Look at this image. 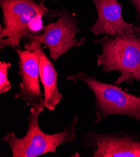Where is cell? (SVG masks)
<instances>
[{
    "label": "cell",
    "mask_w": 140,
    "mask_h": 157,
    "mask_svg": "<svg viewBox=\"0 0 140 157\" xmlns=\"http://www.w3.org/2000/svg\"><path fill=\"white\" fill-rule=\"evenodd\" d=\"M94 43L102 50L98 55V66H102L106 73H120L115 85L126 83L131 86L134 81L140 83V31L115 37L104 35Z\"/></svg>",
    "instance_id": "6da1fadb"
},
{
    "label": "cell",
    "mask_w": 140,
    "mask_h": 157,
    "mask_svg": "<svg viewBox=\"0 0 140 157\" xmlns=\"http://www.w3.org/2000/svg\"><path fill=\"white\" fill-rule=\"evenodd\" d=\"M77 21L66 10L61 12L56 22L43 26L38 33L30 34L25 37L28 42L25 49L31 52L48 48L49 56L54 61L75 47H79L85 42V38L77 40L76 34L80 31Z\"/></svg>",
    "instance_id": "5b68a950"
},
{
    "label": "cell",
    "mask_w": 140,
    "mask_h": 157,
    "mask_svg": "<svg viewBox=\"0 0 140 157\" xmlns=\"http://www.w3.org/2000/svg\"><path fill=\"white\" fill-rule=\"evenodd\" d=\"M32 1H35V0H32ZM42 1H43V0H42ZM55 1H56V0H55Z\"/></svg>",
    "instance_id": "4fadbf2b"
},
{
    "label": "cell",
    "mask_w": 140,
    "mask_h": 157,
    "mask_svg": "<svg viewBox=\"0 0 140 157\" xmlns=\"http://www.w3.org/2000/svg\"><path fill=\"white\" fill-rule=\"evenodd\" d=\"M137 11L138 25L136 26L140 28V0H132Z\"/></svg>",
    "instance_id": "8fae6325"
},
{
    "label": "cell",
    "mask_w": 140,
    "mask_h": 157,
    "mask_svg": "<svg viewBox=\"0 0 140 157\" xmlns=\"http://www.w3.org/2000/svg\"><path fill=\"white\" fill-rule=\"evenodd\" d=\"M18 56L19 71L22 82L20 90L14 98L20 99L28 106L43 103V94L39 83V55L37 52L26 50H15Z\"/></svg>",
    "instance_id": "52a82bcc"
},
{
    "label": "cell",
    "mask_w": 140,
    "mask_h": 157,
    "mask_svg": "<svg viewBox=\"0 0 140 157\" xmlns=\"http://www.w3.org/2000/svg\"><path fill=\"white\" fill-rule=\"evenodd\" d=\"M96 6L98 19L89 30L96 36L99 35L115 37L136 31L140 28L124 21L122 5L118 0H92Z\"/></svg>",
    "instance_id": "ba28073f"
},
{
    "label": "cell",
    "mask_w": 140,
    "mask_h": 157,
    "mask_svg": "<svg viewBox=\"0 0 140 157\" xmlns=\"http://www.w3.org/2000/svg\"><path fill=\"white\" fill-rule=\"evenodd\" d=\"M3 14L4 26L0 27V48L10 46L21 50L20 41L31 34L30 25L37 19L55 17L45 6L32 0H0Z\"/></svg>",
    "instance_id": "277c9868"
},
{
    "label": "cell",
    "mask_w": 140,
    "mask_h": 157,
    "mask_svg": "<svg viewBox=\"0 0 140 157\" xmlns=\"http://www.w3.org/2000/svg\"><path fill=\"white\" fill-rule=\"evenodd\" d=\"M81 143L91 157H140V133L136 132L91 130L82 135Z\"/></svg>",
    "instance_id": "8992f818"
},
{
    "label": "cell",
    "mask_w": 140,
    "mask_h": 157,
    "mask_svg": "<svg viewBox=\"0 0 140 157\" xmlns=\"http://www.w3.org/2000/svg\"><path fill=\"white\" fill-rule=\"evenodd\" d=\"M136 91H139V92H140V88L139 89H138V90H135Z\"/></svg>",
    "instance_id": "7c38bea8"
},
{
    "label": "cell",
    "mask_w": 140,
    "mask_h": 157,
    "mask_svg": "<svg viewBox=\"0 0 140 157\" xmlns=\"http://www.w3.org/2000/svg\"><path fill=\"white\" fill-rule=\"evenodd\" d=\"M66 78L74 83L84 82L92 92L96 108L94 123H100L115 115L132 118L140 123V97L123 90L119 85L102 82L96 76L84 72L67 76Z\"/></svg>",
    "instance_id": "3957f363"
},
{
    "label": "cell",
    "mask_w": 140,
    "mask_h": 157,
    "mask_svg": "<svg viewBox=\"0 0 140 157\" xmlns=\"http://www.w3.org/2000/svg\"><path fill=\"white\" fill-rule=\"evenodd\" d=\"M43 47L35 52L39 55L40 79L44 88L43 106L50 112L54 111L63 95L57 86V71L52 63L43 52Z\"/></svg>",
    "instance_id": "9c48e42d"
},
{
    "label": "cell",
    "mask_w": 140,
    "mask_h": 157,
    "mask_svg": "<svg viewBox=\"0 0 140 157\" xmlns=\"http://www.w3.org/2000/svg\"><path fill=\"white\" fill-rule=\"evenodd\" d=\"M11 67V63L6 61L0 62V93L3 94L11 89L10 82L8 78V71Z\"/></svg>",
    "instance_id": "30bf717a"
},
{
    "label": "cell",
    "mask_w": 140,
    "mask_h": 157,
    "mask_svg": "<svg viewBox=\"0 0 140 157\" xmlns=\"http://www.w3.org/2000/svg\"><path fill=\"white\" fill-rule=\"evenodd\" d=\"M44 108L43 103L31 108L27 117V132L23 138H18L12 132L7 133L3 137V140L10 146L13 157H37L50 153H55L58 147L75 139L77 117L61 132L44 133L39 126V116Z\"/></svg>",
    "instance_id": "7a4b0ae2"
}]
</instances>
